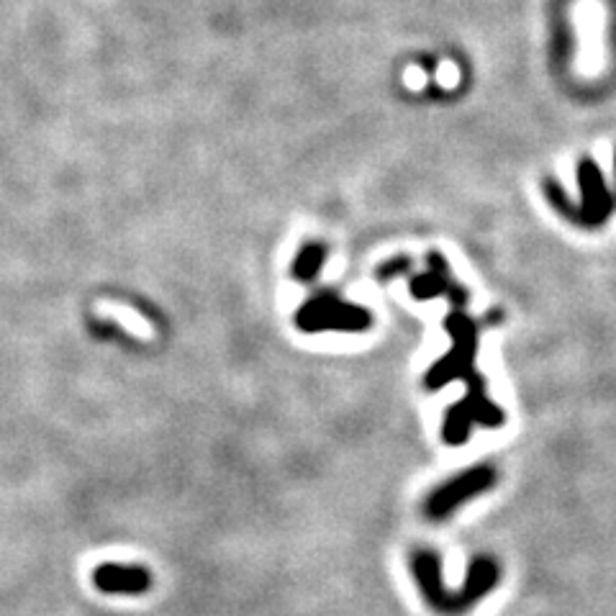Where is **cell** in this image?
<instances>
[{
    "label": "cell",
    "instance_id": "6da1fadb",
    "mask_svg": "<svg viewBox=\"0 0 616 616\" xmlns=\"http://www.w3.org/2000/svg\"><path fill=\"white\" fill-rule=\"evenodd\" d=\"M296 324L303 332H365L373 316L362 306L344 303L334 293H319L303 303L296 314Z\"/></svg>",
    "mask_w": 616,
    "mask_h": 616
},
{
    "label": "cell",
    "instance_id": "7a4b0ae2",
    "mask_svg": "<svg viewBox=\"0 0 616 616\" xmlns=\"http://www.w3.org/2000/svg\"><path fill=\"white\" fill-rule=\"evenodd\" d=\"M488 483H491V473H488V470H468V473L450 480L447 486H442L432 498H429L427 514L434 516V519H442V516L450 514L455 506H460L465 498L483 491Z\"/></svg>",
    "mask_w": 616,
    "mask_h": 616
},
{
    "label": "cell",
    "instance_id": "3957f363",
    "mask_svg": "<svg viewBox=\"0 0 616 616\" xmlns=\"http://www.w3.org/2000/svg\"><path fill=\"white\" fill-rule=\"evenodd\" d=\"M93 583L103 593H144L152 586V573L139 565L106 563L93 570Z\"/></svg>",
    "mask_w": 616,
    "mask_h": 616
},
{
    "label": "cell",
    "instance_id": "277c9868",
    "mask_svg": "<svg viewBox=\"0 0 616 616\" xmlns=\"http://www.w3.org/2000/svg\"><path fill=\"white\" fill-rule=\"evenodd\" d=\"M324 257H326L324 244H319V242L303 244L301 252H298V257H296V262H293V278L303 280V283L314 280L316 273L321 270V265H324Z\"/></svg>",
    "mask_w": 616,
    "mask_h": 616
}]
</instances>
